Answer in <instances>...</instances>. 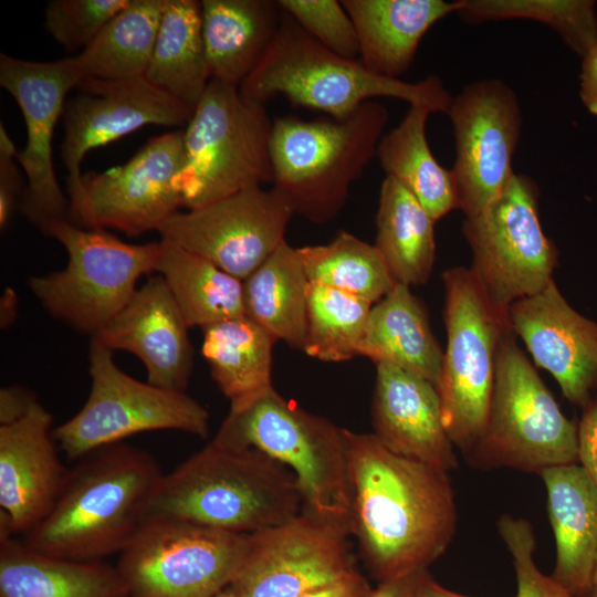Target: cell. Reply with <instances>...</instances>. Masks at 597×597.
<instances>
[{
  "mask_svg": "<svg viewBox=\"0 0 597 597\" xmlns=\"http://www.w3.org/2000/svg\"><path fill=\"white\" fill-rule=\"evenodd\" d=\"M350 535L371 575L386 582L428 569L458 523L449 471L391 451L373 432L345 429Z\"/></svg>",
  "mask_w": 597,
  "mask_h": 597,
  "instance_id": "6da1fadb",
  "label": "cell"
},
{
  "mask_svg": "<svg viewBox=\"0 0 597 597\" xmlns=\"http://www.w3.org/2000/svg\"><path fill=\"white\" fill-rule=\"evenodd\" d=\"M302 511L303 498L289 468L256 449L211 440L163 474L145 504L142 522L169 519L252 534Z\"/></svg>",
  "mask_w": 597,
  "mask_h": 597,
  "instance_id": "7a4b0ae2",
  "label": "cell"
},
{
  "mask_svg": "<svg viewBox=\"0 0 597 597\" xmlns=\"http://www.w3.org/2000/svg\"><path fill=\"white\" fill-rule=\"evenodd\" d=\"M161 476L156 459L143 449L122 442L97 449L69 470L53 507L24 542L73 561L121 553L140 526Z\"/></svg>",
  "mask_w": 597,
  "mask_h": 597,
  "instance_id": "3957f363",
  "label": "cell"
},
{
  "mask_svg": "<svg viewBox=\"0 0 597 597\" xmlns=\"http://www.w3.org/2000/svg\"><path fill=\"white\" fill-rule=\"evenodd\" d=\"M239 93L260 104L282 95L296 106L333 118H345L376 97L398 98L431 113H447L453 97L437 75L410 83L370 72L359 60L343 57L323 46L285 12Z\"/></svg>",
  "mask_w": 597,
  "mask_h": 597,
  "instance_id": "277c9868",
  "label": "cell"
},
{
  "mask_svg": "<svg viewBox=\"0 0 597 597\" xmlns=\"http://www.w3.org/2000/svg\"><path fill=\"white\" fill-rule=\"evenodd\" d=\"M388 118L387 108L373 100L345 118L273 119V187L287 198L294 213L313 223L331 221L376 156Z\"/></svg>",
  "mask_w": 597,
  "mask_h": 597,
  "instance_id": "5b68a950",
  "label": "cell"
},
{
  "mask_svg": "<svg viewBox=\"0 0 597 597\" xmlns=\"http://www.w3.org/2000/svg\"><path fill=\"white\" fill-rule=\"evenodd\" d=\"M213 441L253 448L294 474L303 511L350 535V486L345 429L311 413L273 388L247 407L230 410Z\"/></svg>",
  "mask_w": 597,
  "mask_h": 597,
  "instance_id": "8992f818",
  "label": "cell"
},
{
  "mask_svg": "<svg viewBox=\"0 0 597 597\" xmlns=\"http://www.w3.org/2000/svg\"><path fill=\"white\" fill-rule=\"evenodd\" d=\"M442 282L447 344L437 390L447 433L467 455L485 430L499 349L513 331L471 269H448Z\"/></svg>",
  "mask_w": 597,
  "mask_h": 597,
  "instance_id": "52a82bcc",
  "label": "cell"
},
{
  "mask_svg": "<svg viewBox=\"0 0 597 597\" xmlns=\"http://www.w3.org/2000/svg\"><path fill=\"white\" fill-rule=\"evenodd\" d=\"M272 129L265 104L210 80L184 129V164L174 178L184 208L272 182Z\"/></svg>",
  "mask_w": 597,
  "mask_h": 597,
  "instance_id": "ba28073f",
  "label": "cell"
},
{
  "mask_svg": "<svg viewBox=\"0 0 597 597\" xmlns=\"http://www.w3.org/2000/svg\"><path fill=\"white\" fill-rule=\"evenodd\" d=\"M465 458L475 469L537 474L578 463L577 422L563 413L513 332L499 349L485 430Z\"/></svg>",
  "mask_w": 597,
  "mask_h": 597,
  "instance_id": "9c48e42d",
  "label": "cell"
},
{
  "mask_svg": "<svg viewBox=\"0 0 597 597\" xmlns=\"http://www.w3.org/2000/svg\"><path fill=\"white\" fill-rule=\"evenodd\" d=\"M40 230L62 244L66 266L28 280L30 291L53 317L94 337L137 291V281L155 272L159 241L124 242L105 229H86L69 219Z\"/></svg>",
  "mask_w": 597,
  "mask_h": 597,
  "instance_id": "30bf717a",
  "label": "cell"
},
{
  "mask_svg": "<svg viewBox=\"0 0 597 597\" xmlns=\"http://www.w3.org/2000/svg\"><path fill=\"white\" fill-rule=\"evenodd\" d=\"M91 390L71 419L52 431L70 461L122 442L136 433L177 430L201 438L209 432V412L185 391L139 381L114 362L113 352L92 341Z\"/></svg>",
  "mask_w": 597,
  "mask_h": 597,
  "instance_id": "8fae6325",
  "label": "cell"
},
{
  "mask_svg": "<svg viewBox=\"0 0 597 597\" xmlns=\"http://www.w3.org/2000/svg\"><path fill=\"white\" fill-rule=\"evenodd\" d=\"M249 542L250 534L146 520L119 553L116 567L129 597H212L233 580Z\"/></svg>",
  "mask_w": 597,
  "mask_h": 597,
  "instance_id": "7c38bea8",
  "label": "cell"
},
{
  "mask_svg": "<svg viewBox=\"0 0 597 597\" xmlns=\"http://www.w3.org/2000/svg\"><path fill=\"white\" fill-rule=\"evenodd\" d=\"M537 199L536 184L513 172L485 210L462 224L472 251L470 269L504 311L554 280L558 252L542 228Z\"/></svg>",
  "mask_w": 597,
  "mask_h": 597,
  "instance_id": "4fadbf2b",
  "label": "cell"
},
{
  "mask_svg": "<svg viewBox=\"0 0 597 597\" xmlns=\"http://www.w3.org/2000/svg\"><path fill=\"white\" fill-rule=\"evenodd\" d=\"M184 157V130L178 129L150 138L123 165L82 175L80 188L69 195V220L130 237L158 231L184 208L174 187Z\"/></svg>",
  "mask_w": 597,
  "mask_h": 597,
  "instance_id": "5bb4252c",
  "label": "cell"
},
{
  "mask_svg": "<svg viewBox=\"0 0 597 597\" xmlns=\"http://www.w3.org/2000/svg\"><path fill=\"white\" fill-rule=\"evenodd\" d=\"M294 214L276 188L250 187L202 207L178 211L158 229L161 239L199 254L244 281L285 240Z\"/></svg>",
  "mask_w": 597,
  "mask_h": 597,
  "instance_id": "9a60e30c",
  "label": "cell"
},
{
  "mask_svg": "<svg viewBox=\"0 0 597 597\" xmlns=\"http://www.w3.org/2000/svg\"><path fill=\"white\" fill-rule=\"evenodd\" d=\"M447 114L455 140L451 172L458 209L470 218L485 210L514 172L521 108L505 82L489 78L465 85L452 97Z\"/></svg>",
  "mask_w": 597,
  "mask_h": 597,
  "instance_id": "2e32d148",
  "label": "cell"
},
{
  "mask_svg": "<svg viewBox=\"0 0 597 597\" xmlns=\"http://www.w3.org/2000/svg\"><path fill=\"white\" fill-rule=\"evenodd\" d=\"M82 81L74 56L35 62L0 54V85L15 100L27 127V145L17 156L28 179L19 210L39 229L69 219V199L53 167L52 139L66 95Z\"/></svg>",
  "mask_w": 597,
  "mask_h": 597,
  "instance_id": "e0dca14e",
  "label": "cell"
},
{
  "mask_svg": "<svg viewBox=\"0 0 597 597\" xmlns=\"http://www.w3.org/2000/svg\"><path fill=\"white\" fill-rule=\"evenodd\" d=\"M339 527L302 511L250 534L245 557L229 587L238 597H298L357 572Z\"/></svg>",
  "mask_w": 597,
  "mask_h": 597,
  "instance_id": "ac0fdd59",
  "label": "cell"
},
{
  "mask_svg": "<svg viewBox=\"0 0 597 597\" xmlns=\"http://www.w3.org/2000/svg\"><path fill=\"white\" fill-rule=\"evenodd\" d=\"M80 93L63 112L61 158L67 172V193L81 185V164L86 154L146 125L181 126L192 109L178 102L145 76L102 81L83 80Z\"/></svg>",
  "mask_w": 597,
  "mask_h": 597,
  "instance_id": "d6986e66",
  "label": "cell"
},
{
  "mask_svg": "<svg viewBox=\"0 0 597 597\" xmlns=\"http://www.w3.org/2000/svg\"><path fill=\"white\" fill-rule=\"evenodd\" d=\"M507 314L535 366L548 371L563 396L583 409L597 394V322L577 312L554 280L511 304Z\"/></svg>",
  "mask_w": 597,
  "mask_h": 597,
  "instance_id": "ffe728a7",
  "label": "cell"
},
{
  "mask_svg": "<svg viewBox=\"0 0 597 597\" xmlns=\"http://www.w3.org/2000/svg\"><path fill=\"white\" fill-rule=\"evenodd\" d=\"M190 328L168 285L151 276L92 341L105 348L134 354L144 364L147 381L185 391L192 373Z\"/></svg>",
  "mask_w": 597,
  "mask_h": 597,
  "instance_id": "44dd1931",
  "label": "cell"
},
{
  "mask_svg": "<svg viewBox=\"0 0 597 597\" xmlns=\"http://www.w3.org/2000/svg\"><path fill=\"white\" fill-rule=\"evenodd\" d=\"M51 425L39 401L18 420L0 425V514L14 535L28 534L49 514L69 474Z\"/></svg>",
  "mask_w": 597,
  "mask_h": 597,
  "instance_id": "7402d4cb",
  "label": "cell"
},
{
  "mask_svg": "<svg viewBox=\"0 0 597 597\" xmlns=\"http://www.w3.org/2000/svg\"><path fill=\"white\" fill-rule=\"evenodd\" d=\"M374 434L391 451L447 471L458 458L442 420L437 387L397 366L376 364Z\"/></svg>",
  "mask_w": 597,
  "mask_h": 597,
  "instance_id": "603a6c76",
  "label": "cell"
},
{
  "mask_svg": "<svg viewBox=\"0 0 597 597\" xmlns=\"http://www.w3.org/2000/svg\"><path fill=\"white\" fill-rule=\"evenodd\" d=\"M555 541L551 576L576 597H586L597 559V485L579 463L540 473Z\"/></svg>",
  "mask_w": 597,
  "mask_h": 597,
  "instance_id": "cb8c5ba5",
  "label": "cell"
},
{
  "mask_svg": "<svg viewBox=\"0 0 597 597\" xmlns=\"http://www.w3.org/2000/svg\"><path fill=\"white\" fill-rule=\"evenodd\" d=\"M357 33L359 61L370 72L399 80L425 34L450 13L443 0H342Z\"/></svg>",
  "mask_w": 597,
  "mask_h": 597,
  "instance_id": "d4e9b609",
  "label": "cell"
},
{
  "mask_svg": "<svg viewBox=\"0 0 597 597\" xmlns=\"http://www.w3.org/2000/svg\"><path fill=\"white\" fill-rule=\"evenodd\" d=\"M282 13L272 0H202V38L211 80L239 88L264 55Z\"/></svg>",
  "mask_w": 597,
  "mask_h": 597,
  "instance_id": "484cf974",
  "label": "cell"
},
{
  "mask_svg": "<svg viewBox=\"0 0 597 597\" xmlns=\"http://www.w3.org/2000/svg\"><path fill=\"white\" fill-rule=\"evenodd\" d=\"M0 597H129V591L116 565L50 556L12 536L0 541Z\"/></svg>",
  "mask_w": 597,
  "mask_h": 597,
  "instance_id": "4316f807",
  "label": "cell"
},
{
  "mask_svg": "<svg viewBox=\"0 0 597 597\" xmlns=\"http://www.w3.org/2000/svg\"><path fill=\"white\" fill-rule=\"evenodd\" d=\"M358 355L370 358L375 365L397 366L437 387L443 350L433 335L425 307L410 286L396 283L371 306Z\"/></svg>",
  "mask_w": 597,
  "mask_h": 597,
  "instance_id": "83f0119b",
  "label": "cell"
},
{
  "mask_svg": "<svg viewBox=\"0 0 597 597\" xmlns=\"http://www.w3.org/2000/svg\"><path fill=\"white\" fill-rule=\"evenodd\" d=\"M202 355L212 379L239 410L273 389L272 349L276 339L247 315L202 328Z\"/></svg>",
  "mask_w": 597,
  "mask_h": 597,
  "instance_id": "f1b7e54d",
  "label": "cell"
},
{
  "mask_svg": "<svg viewBox=\"0 0 597 597\" xmlns=\"http://www.w3.org/2000/svg\"><path fill=\"white\" fill-rule=\"evenodd\" d=\"M436 220L400 182L384 179L376 214L375 247L396 283L425 284L436 258Z\"/></svg>",
  "mask_w": 597,
  "mask_h": 597,
  "instance_id": "f546056e",
  "label": "cell"
},
{
  "mask_svg": "<svg viewBox=\"0 0 597 597\" xmlns=\"http://www.w3.org/2000/svg\"><path fill=\"white\" fill-rule=\"evenodd\" d=\"M145 77L192 111L211 77L206 59L201 1L166 0Z\"/></svg>",
  "mask_w": 597,
  "mask_h": 597,
  "instance_id": "4dcf8cb0",
  "label": "cell"
},
{
  "mask_svg": "<svg viewBox=\"0 0 597 597\" xmlns=\"http://www.w3.org/2000/svg\"><path fill=\"white\" fill-rule=\"evenodd\" d=\"M308 283L297 248L284 240L243 281L245 315L276 341L302 350Z\"/></svg>",
  "mask_w": 597,
  "mask_h": 597,
  "instance_id": "1f68e13d",
  "label": "cell"
},
{
  "mask_svg": "<svg viewBox=\"0 0 597 597\" xmlns=\"http://www.w3.org/2000/svg\"><path fill=\"white\" fill-rule=\"evenodd\" d=\"M155 272L165 280L189 327L245 315L243 281L199 254L160 239Z\"/></svg>",
  "mask_w": 597,
  "mask_h": 597,
  "instance_id": "d6a6232c",
  "label": "cell"
},
{
  "mask_svg": "<svg viewBox=\"0 0 597 597\" xmlns=\"http://www.w3.org/2000/svg\"><path fill=\"white\" fill-rule=\"evenodd\" d=\"M431 112L410 105L401 122L378 144L376 156L387 177L407 188L437 221L458 209L451 169L432 155L426 135Z\"/></svg>",
  "mask_w": 597,
  "mask_h": 597,
  "instance_id": "836d02e7",
  "label": "cell"
},
{
  "mask_svg": "<svg viewBox=\"0 0 597 597\" xmlns=\"http://www.w3.org/2000/svg\"><path fill=\"white\" fill-rule=\"evenodd\" d=\"M166 0H130L77 55L83 80L122 81L145 76Z\"/></svg>",
  "mask_w": 597,
  "mask_h": 597,
  "instance_id": "e575fe53",
  "label": "cell"
},
{
  "mask_svg": "<svg viewBox=\"0 0 597 597\" xmlns=\"http://www.w3.org/2000/svg\"><path fill=\"white\" fill-rule=\"evenodd\" d=\"M310 282H317L375 304L396 285L374 244L339 231L318 245L297 248Z\"/></svg>",
  "mask_w": 597,
  "mask_h": 597,
  "instance_id": "d590c367",
  "label": "cell"
},
{
  "mask_svg": "<svg viewBox=\"0 0 597 597\" xmlns=\"http://www.w3.org/2000/svg\"><path fill=\"white\" fill-rule=\"evenodd\" d=\"M371 306L355 295L310 282L302 350L313 358L333 363L359 356Z\"/></svg>",
  "mask_w": 597,
  "mask_h": 597,
  "instance_id": "8d00e7d4",
  "label": "cell"
},
{
  "mask_svg": "<svg viewBox=\"0 0 597 597\" xmlns=\"http://www.w3.org/2000/svg\"><path fill=\"white\" fill-rule=\"evenodd\" d=\"M458 13L468 23L530 19L557 32L582 57L597 43V15L590 0H458Z\"/></svg>",
  "mask_w": 597,
  "mask_h": 597,
  "instance_id": "74e56055",
  "label": "cell"
},
{
  "mask_svg": "<svg viewBox=\"0 0 597 597\" xmlns=\"http://www.w3.org/2000/svg\"><path fill=\"white\" fill-rule=\"evenodd\" d=\"M130 0H51L44 27L67 52L83 51Z\"/></svg>",
  "mask_w": 597,
  "mask_h": 597,
  "instance_id": "f35d334b",
  "label": "cell"
},
{
  "mask_svg": "<svg viewBox=\"0 0 597 597\" xmlns=\"http://www.w3.org/2000/svg\"><path fill=\"white\" fill-rule=\"evenodd\" d=\"M277 3L283 12L329 51L349 60L359 57L355 25L341 1L280 0Z\"/></svg>",
  "mask_w": 597,
  "mask_h": 597,
  "instance_id": "ab89813d",
  "label": "cell"
},
{
  "mask_svg": "<svg viewBox=\"0 0 597 597\" xmlns=\"http://www.w3.org/2000/svg\"><path fill=\"white\" fill-rule=\"evenodd\" d=\"M496 527L513 562L516 577L515 597H576L536 566V542L530 521L502 514Z\"/></svg>",
  "mask_w": 597,
  "mask_h": 597,
  "instance_id": "60d3db41",
  "label": "cell"
},
{
  "mask_svg": "<svg viewBox=\"0 0 597 597\" xmlns=\"http://www.w3.org/2000/svg\"><path fill=\"white\" fill-rule=\"evenodd\" d=\"M18 149L3 124H0V228L3 230L20 206V174L14 161Z\"/></svg>",
  "mask_w": 597,
  "mask_h": 597,
  "instance_id": "b9f144b4",
  "label": "cell"
},
{
  "mask_svg": "<svg viewBox=\"0 0 597 597\" xmlns=\"http://www.w3.org/2000/svg\"><path fill=\"white\" fill-rule=\"evenodd\" d=\"M582 410L577 422L578 463L597 485V394Z\"/></svg>",
  "mask_w": 597,
  "mask_h": 597,
  "instance_id": "7bdbcfd3",
  "label": "cell"
},
{
  "mask_svg": "<svg viewBox=\"0 0 597 597\" xmlns=\"http://www.w3.org/2000/svg\"><path fill=\"white\" fill-rule=\"evenodd\" d=\"M38 401L34 394L20 386H9L0 390V425L13 422L25 415Z\"/></svg>",
  "mask_w": 597,
  "mask_h": 597,
  "instance_id": "ee69618b",
  "label": "cell"
},
{
  "mask_svg": "<svg viewBox=\"0 0 597 597\" xmlns=\"http://www.w3.org/2000/svg\"><path fill=\"white\" fill-rule=\"evenodd\" d=\"M373 589L358 572L328 586L308 591L298 597H369Z\"/></svg>",
  "mask_w": 597,
  "mask_h": 597,
  "instance_id": "f6af8a7d",
  "label": "cell"
},
{
  "mask_svg": "<svg viewBox=\"0 0 597 597\" xmlns=\"http://www.w3.org/2000/svg\"><path fill=\"white\" fill-rule=\"evenodd\" d=\"M579 94L586 108L597 116V43L583 56Z\"/></svg>",
  "mask_w": 597,
  "mask_h": 597,
  "instance_id": "bcb514c9",
  "label": "cell"
},
{
  "mask_svg": "<svg viewBox=\"0 0 597 597\" xmlns=\"http://www.w3.org/2000/svg\"><path fill=\"white\" fill-rule=\"evenodd\" d=\"M428 569L381 582L369 597H418L419 587Z\"/></svg>",
  "mask_w": 597,
  "mask_h": 597,
  "instance_id": "7dc6e473",
  "label": "cell"
},
{
  "mask_svg": "<svg viewBox=\"0 0 597 597\" xmlns=\"http://www.w3.org/2000/svg\"><path fill=\"white\" fill-rule=\"evenodd\" d=\"M418 597H472L455 593L451 589L446 588L439 584L429 573L425 574L420 587Z\"/></svg>",
  "mask_w": 597,
  "mask_h": 597,
  "instance_id": "c3c4849f",
  "label": "cell"
},
{
  "mask_svg": "<svg viewBox=\"0 0 597 597\" xmlns=\"http://www.w3.org/2000/svg\"><path fill=\"white\" fill-rule=\"evenodd\" d=\"M17 295L11 289H6L1 298V326L11 325L17 315Z\"/></svg>",
  "mask_w": 597,
  "mask_h": 597,
  "instance_id": "681fc988",
  "label": "cell"
},
{
  "mask_svg": "<svg viewBox=\"0 0 597 597\" xmlns=\"http://www.w3.org/2000/svg\"><path fill=\"white\" fill-rule=\"evenodd\" d=\"M586 597H597V559L591 577L590 587Z\"/></svg>",
  "mask_w": 597,
  "mask_h": 597,
  "instance_id": "f907efd6",
  "label": "cell"
},
{
  "mask_svg": "<svg viewBox=\"0 0 597 597\" xmlns=\"http://www.w3.org/2000/svg\"><path fill=\"white\" fill-rule=\"evenodd\" d=\"M212 597H238L237 594L228 586L226 589L216 594Z\"/></svg>",
  "mask_w": 597,
  "mask_h": 597,
  "instance_id": "816d5d0a",
  "label": "cell"
}]
</instances>
